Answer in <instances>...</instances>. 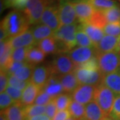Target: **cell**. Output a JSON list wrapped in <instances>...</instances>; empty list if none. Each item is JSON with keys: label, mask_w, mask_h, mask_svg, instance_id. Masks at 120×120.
Here are the masks:
<instances>
[{"label": "cell", "mask_w": 120, "mask_h": 120, "mask_svg": "<svg viewBox=\"0 0 120 120\" xmlns=\"http://www.w3.org/2000/svg\"><path fill=\"white\" fill-rule=\"evenodd\" d=\"M54 101L59 111L67 110L72 101V98L70 94H62L55 98Z\"/></svg>", "instance_id": "30"}, {"label": "cell", "mask_w": 120, "mask_h": 120, "mask_svg": "<svg viewBox=\"0 0 120 120\" xmlns=\"http://www.w3.org/2000/svg\"><path fill=\"white\" fill-rule=\"evenodd\" d=\"M79 26L85 31L86 34L89 36L90 39L94 44L95 47H96L105 34L103 30L98 27L91 25L89 23H82Z\"/></svg>", "instance_id": "21"}, {"label": "cell", "mask_w": 120, "mask_h": 120, "mask_svg": "<svg viewBox=\"0 0 120 120\" xmlns=\"http://www.w3.org/2000/svg\"><path fill=\"white\" fill-rule=\"evenodd\" d=\"M75 75L81 85L99 86L103 79V75L99 70L91 71L85 69L76 68L74 70Z\"/></svg>", "instance_id": "8"}, {"label": "cell", "mask_w": 120, "mask_h": 120, "mask_svg": "<svg viewBox=\"0 0 120 120\" xmlns=\"http://www.w3.org/2000/svg\"><path fill=\"white\" fill-rule=\"evenodd\" d=\"M77 68H82L87 69V70H91V71H98L99 70V63L97 57H94L89 61L83 63V64L79 65Z\"/></svg>", "instance_id": "40"}, {"label": "cell", "mask_w": 120, "mask_h": 120, "mask_svg": "<svg viewBox=\"0 0 120 120\" xmlns=\"http://www.w3.org/2000/svg\"><path fill=\"white\" fill-rule=\"evenodd\" d=\"M41 90V88L35 86L33 83L30 82L26 89L23 91L22 99L20 101V103H22V105L26 107L33 105Z\"/></svg>", "instance_id": "20"}, {"label": "cell", "mask_w": 120, "mask_h": 120, "mask_svg": "<svg viewBox=\"0 0 120 120\" xmlns=\"http://www.w3.org/2000/svg\"><path fill=\"white\" fill-rule=\"evenodd\" d=\"M87 23L95 27H98L99 28H101L102 30L107 23V21L103 15V12L101 11H96Z\"/></svg>", "instance_id": "34"}, {"label": "cell", "mask_w": 120, "mask_h": 120, "mask_svg": "<svg viewBox=\"0 0 120 120\" xmlns=\"http://www.w3.org/2000/svg\"><path fill=\"white\" fill-rule=\"evenodd\" d=\"M27 120H52L47 115H39V116H34L31 118H27Z\"/></svg>", "instance_id": "48"}, {"label": "cell", "mask_w": 120, "mask_h": 120, "mask_svg": "<svg viewBox=\"0 0 120 120\" xmlns=\"http://www.w3.org/2000/svg\"><path fill=\"white\" fill-rule=\"evenodd\" d=\"M109 117L112 119L120 120V95L116 98Z\"/></svg>", "instance_id": "42"}, {"label": "cell", "mask_w": 120, "mask_h": 120, "mask_svg": "<svg viewBox=\"0 0 120 120\" xmlns=\"http://www.w3.org/2000/svg\"><path fill=\"white\" fill-rule=\"evenodd\" d=\"M42 90L53 98H55L64 92L63 86L60 82V77L54 74H51Z\"/></svg>", "instance_id": "16"}, {"label": "cell", "mask_w": 120, "mask_h": 120, "mask_svg": "<svg viewBox=\"0 0 120 120\" xmlns=\"http://www.w3.org/2000/svg\"><path fill=\"white\" fill-rule=\"evenodd\" d=\"M120 36L116 37L112 35H104L98 45L95 47L98 53L108 52H119V43Z\"/></svg>", "instance_id": "14"}, {"label": "cell", "mask_w": 120, "mask_h": 120, "mask_svg": "<svg viewBox=\"0 0 120 120\" xmlns=\"http://www.w3.org/2000/svg\"><path fill=\"white\" fill-rule=\"evenodd\" d=\"M45 108H46V112H45L46 115L52 120V119L54 117V116H56V114L57 113V111L58 110L56 102L54 101V98L52 99V101H50L45 106Z\"/></svg>", "instance_id": "44"}, {"label": "cell", "mask_w": 120, "mask_h": 120, "mask_svg": "<svg viewBox=\"0 0 120 120\" xmlns=\"http://www.w3.org/2000/svg\"><path fill=\"white\" fill-rule=\"evenodd\" d=\"M75 120V118H73V117H70L69 118H68V120Z\"/></svg>", "instance_id": "52"}, {"label": "cell", "mask_w": 120, "mask_h": 120, "mask_svg": "<svg viewBox=\"0 0 120 120\" xmlns=\"http://www.w3.org/2000/svg\"><path fill=\"white\" fill-rule=\"evenodd\" d=\"M68 55L72 60L77 68L83 63L97 56V51L95 48L79 46L69 51L68 53Z\"/></svg>", "instance_id": "10"}, {"label": "cell", "mask_w": 120, "mask_h": 120, "mask_svg": "<svg viewBox=\"0 0 120 120\" xmlns=\"http://www.w3.org/2000/svg\"><path fill=\"white\" fill-rule=\"evenodd\" d=\"M101 83L112 90L116 96L120 95V69L103 75Z\"/></svg>", "instance_id": "18"}, {"label": "cell", "mask_w": 120, "mask_h": 120, "mask_svg": "<svg viewBox=\"0 0 120 120\" xmlns=\"http://www.w3.org/2000/svg\"><path fill=\"white\" fill-rule=\"evenodd\" d=\"M75 13L79 22L87 23L96 11L94 6L87 1V0H79L73 3Z\"/></svg>", "instance_id": "12"}, {"label": "cell", "mask_w": 120, "mask_h": 120, "mask_svg": "<svg viewBox=\"0 0 120 120\" xmlns=\"http://www.w3.org/2000/svg\"><path fill=\"white\" fill-rule=\"evenodd\" d=\"M30 25L24 13L17 9L10 11L1 22V27L6 31L9 38L26 32L29 29Z\"/></svg>", "instance_id": "1"}, {"label": "cell", "mask_w": 120, "mask_h": 120, "mask_svg": "<svg viewBox=\"0 0 120 120\" xmlns=\"http://www.w3.org/2000/svg\"><path fill=\"white\" fill-rule=\"evenodd\" d=\"M15 101L6 92L1 93L0 94V109L1 112L6 109L7 108L12 105Z\"/></svg>", "instance_id": "39"}, {"label": "cell", "mask_w": 120, "mask_h": 120, "mask_svg": "<svg viewBox=\"0 0 120 120\" xmlns=\"http://www.w3.org/2000/svg\"><path fill=\"white\" fill-rule=\"evenodd\" d=\"M96 11H103L116 7L117 3L113 0H87Z\"/></svg>", "instance_id": "32"}, {"label": "cell", "mask_w": 120, "mask_h": 120, "mask_svg": "<svg viewBox=\"0 0 120 120\" xmlns=\"http://www.w3.org/2000/svg\"><path fill=\"white\" fill-rule=\"evenodd\" d=\"M30 0H14L11 4V8H13L15 9L23 11L26 8Z\"/></svg>", "instance_id": "46"}, {"label": "cell", "mask_w": 120, "mask_h": 120, "mask_svg": "<svg viewBox=\"0 0 120 120\" xmlns=\"http://www.w3.org/2000/svg\"></svg>", "instance_id": "57"}, {"label": "cell", "mask_w": 120, "mask_h": 120, "mask_svg": "<svg viewBox=\"0 0 120 120\" xmlns=\"http://www.w3.org/2000/svg\"><path fill=\"white\" fill-rule=\"evenodd\" d=\"M1 1L4 3L5 9H7L9 8H11V4L13 3L14 0H1Z\"/></svg>", "instance_id": "49"}, {"label": "cell", "mask_w": 120, "mask_h": 120, "mask_svg": "<svg viewBox=\"0 0 120 120\" xmlns=\"http://www.w3.org/2000/svg\"><path fill=\"white\" fill-rule=\"evenodd\" d=\"M0 120H7L5 117L4 116V115L1 112V115H0Z\"/></svg>", "instance_id": "50"}, {"label": "cell", "mask_w": 120, "mask_h": 120, "mask_svg": "<svg viewBox=\"0 0 120 120\" xmlns=\"http://www.w3.org/2000/svg\"><path fill=\"white\" fill-rule=\"evenodd\" d=\"M13 49L9 41V39L1 41L0 43V66L1 70L5 71L8 65L12 61Z\"/></svg>", "instance_id": "19"}, {"label": "cell", "mask_w": 120, "mask_h": 120, "mask_svg": "<svg viewBox=\"0 0 120 120\" xmlns=\"http://www.w3.org/2000/svg\"><path fill=\"white\" fill-rule=\"evenodd\" d=\"M5 92L13 99L15 102H20L22 97V91L18 90L12 86H8L5 90Z\"/></svg>", "instance_id": "41"}, {"label": "cell", "mask_w": 120, "mask_h": 120, "mask_svg": "<svg viewBox=\"0 0 120 120\" xmlns=\"http://www.w3.org/2000/svg\"><path fill=\"white\" fill-rule=\"evenodd\" d=\"M51 74L52 73L48 65L35 66L30 82L42 89L47 83Z\"/></svg>", "instance_id": "15"}, {"label": "cell", "mask_w": 120, "mask_h": 120, "mask_svg": "<svg viewBox=\"0 0 120 120\" xmlns=\"http://www.w3.org/2000/svg\"><path fill=\"white\" fill-rule=\"evenodd\" d=\"M58 5L59 18L61 26L76 23L77 15L73 3L69 0H60Z\"/></svg>", "instance_id": "7"}, {"label": "cell", "mask_w": 120, "mask_h": 120, "mask_svg": "<svg viewBox=\"0 0 120 120\" xmlns=\"http://www.w3.org/2000/svg\"><path fill=\"white\" fill-rule=\"evenodd\" d=\"M77 23L71 25L61 26L53 34V38L56 39L59 47V53H68L77 45L76 32Z\"/></svg>", "instance_id": "2"}, {"label": "cell", "mask_w": 120, "mask_h": 120, "mask_svg": "<svg viewBox=\"0 0 120 120\" xmlns=\"http://www.w3.org/2000/svg\"><path fill=\"white\" fill-rule=\"evenodd\" d=\"M105 117L106 116L95 100L86 105L84 120H101Z\"/></svg>", "instance_id": "23"}, {"label": "cell", "mask_w": 120, "mask_h": 120, "mask_svg": "<svg viewBox=\"0 0 120 120\" xmlns=\"http://www.w3.org/2000/svg\"><path fill=\"white\" fill-rule=\"evenodd\" d=\"M71 117V114L69 110H63L57 112L56 116L52 120H66Z\"/></svg>", "instance_id": "47"}, {"label": "cell", "mask_w": 120, "mask_h": 120, "mask_svg": "<svg viewBox=\"0 0 120 120\" xmlns=\"http://www.w3.org/2000/svg\"><path fill=\"white\" fill-rule=\"evenodd\" d=\"M31 31L37 44L39 41L43 40L44 39L53 37L54 34V31L51 30L49 27L41 23H38L37 25L34 26L31 29Z\"/></svg>", "instance_id": "24"}, {"label": "cell", "mask_w": 120, "mask_h": 120, "mask_svg": "<svg viewBox=\"0 0 120 120\" xmlns=\"http://www.w3.org/2000/svg\"><path fill=\"white\" fill-rule=\"evenodd\" d=\"M101 120H112V119H111V117L109 116H108V117H105Z\"/></svg>", "instance_id": "51"}, {"label": "cell", "mask_w": 120, "mask_h": 120, "mask_svg": "<svg viewBox=\"0 0 120 120\" xmlns=\"http://www.w3.org/2000/svg\"><path fill=\"white\" fill-rule=\"evenodd\" d=\"M40 23L49 27L54 32L61 26L59 18L58 6L51 3L45 8L41 16Z\"/></svg>", "instance_id": "9"}, {"label": "cell", "mask_w": 120, "mask_h": 120, "mask_svg": "<svg viewBox=\"0 0 120 120\" xmlns=\"http://www.w3.org/2000/svg\"><path fill=\"white\" fill-rule=\"evenodd\" d=\"M53 3L52 0H30L23 12L26 15L30 25L40 22L43 11L47 5Z\"/></svg>", "instance_id": "6"}, {"label": "cell", "mask_w": 120, "mask_h": 120, "mask_svg": "<svg viewBox=\"0 0 120 120\" xmlns=\"http://www.w3.org/2000/svg\"><path fill=\"white\" fill-rule=\"evenodd\" d=\"M9 81V75L5 71L1 70L0 73V92L3 93L5 91L8 87Z\"/></svg>", "instance_id": "45"}, {"label": "cell", "mask_w": 120, "mask_h": 120, "mask_svg": "<svg viewBox=\"0 0 120 120\" xmlns=\"http://www.w3.org/2000/svg\"><path fill=\"white\" fill-rule=\"evenodd\" d=\"M103 32L107 35L118 37L120 36V23H109L103 27Z\"/></svg>", "instance_id": "36"}, {"label": "cell", "mask_w": 120, "mask_h": 120, "mask_svg": "<svg viewBox=\"0 0 120 120\" xmlns=\"http://www.w3.org/2000/svg\"><path fill=\"white\" fill-rule=\"evenodd\" d=\"M29 83L30 82L22 81V80L15 77V75H9V86H12L13 87H15V88L21 90L22 91H24V90L26 88V87L29 84Z\"/></svg>", "instance_id": "37"}, {"label": "cell", "mask_w": 120, "mask_h": 120, "mask_svg": "<svg viewBox=\"0 0 120 120\" xmlns=\"http://www.w3.org/2000/svg\"><path fill=\"white\" fill-rule=\"evenodd\" d=\"M48 66L52 74L59 77L71 73L76 69L75 65L67 53L65 54L64 53H57Z\"/></svg>", "instance_id": "4"}, {"label": "cell", "mask_w": 120, "mask_h": 120, "mask_svg": "<svg viewBox=\"0 0 120 120\" xmlns=\"http://www.w3.org/2000/svg\"><path fill=\"white\" fill-rule=\"evenodd\" d=\"M119 52L120 53V43H119Z\"/></svg>", "instance_id": "54"}, {"label": "cell", "mask_w": 120, "mask_h": 120, "mask_svg": "<svg viewBox=\"0 0 120 120\" xmlns=\"http://www.w3.org/2000/svg\"><path fill=\"white\" fill-rule=\"evenodd\" d=\"M71 3H74V2H75V1H79V0H69Z\"/></svg>", "instance_id": "53"}, {"label": "cell", "mask_w": 120, "mask_h": 120, "mask_svg": "<svg viewBox=\"0 0 120 120\" xmlns=\"http://www.w3.org/2000/svg\"><path fill=\"white\" fill-rule=\"evenodd\" d=\"M117 1H120V0H117Z\"/></svg>", "instance_id": "56"}, {"label": "cell", "mask_w": 120, "mask_h": 120, "mask_svg": "<svg viewBox=\"0 0 120 120\" xmlns=\"http://www.w3.org/2000/svg\"><path fill=\"white\" fill-rule=\"evenodd\" d=\"M112 119V118H111ZM112 120H116V119H112Z\"/></svg>", "instance_id": "55"}, {"label": "cell", "mask_w": 120, "mask_h": 120, "mask_svg": "<svg viewBox=\"0 0 120 120\" xmlns=\"http://www.w3.org/2000/svg\"><path fill=\"white\" fill-rule=\"evenodd\" d=\"M101 11L108 23L120 22V9L119 7L116 6Z\"/></svg>", "instance_id": "31"}, {"label": "cell", "mask_w": 120, "mask_h": 120, "mask_svg": "<svg viewBox=\"0 0 120 120\" xmlns=\"http://www.w3.org/2000/svg\"><path fill=\"white\" fill-rule=\"evenodd\" d=\"M38 47L45 53V54H56L59 53V47L57 42L53 37L47 38L39 41Z\"/></svg>", "instance_id": "25"}, {"label": "cell", "mask_w": 120, "mask_h": 120, "mask_svg": "<svg viewBox=\"0 0 120 120\" xmlns=\"http://www.w3.org/2000/svg\"><path fill=\"white\" fill-rule=\"evenodd\" d=\"M27 63L26 62H19V61H11L10 64L8 65L7 69H5V72L8 74V75H13L16 71H17L19 69H20L22 67H23L24 65Z\"/></svg>", "instance_id": "43"}, {"label": "cell", "mask_w": 120, "mask_h": 120, "mask_svg": "<svg viewBox=\"0 0 120 120\" xmlns=\"http://www.w3.org/2000/svg\"><path fill=\"white\" fill-rule=\"evenodd\" d=\"M53 99V98L52 97H51L49 94H47L45 91H43L41 89L35 99L34 103L35 105L45 106V105H47L50 101H52Z\"/></svg>", "instance_id": "38"}, {"label": "cell", "mask_w": 120, "mask_h": 120, "mask_svg": "<svg viewBox=\"0 0 120 120\" xmlns=\"http://www.w3.org/2000/svg\"><path fill=\"white\" fill-rule=\"evenodd\" d=\"M116 99V95L110 89L101 83L97 87L95 95V101L106 117L109 116Z\"/></svg>", "instance_id": "5"}, {"label": "cell", "mask_w": 120, "mask_h": 120, "mask_svg": "<svg viewBox=\"0 0 120 120\" xmlns=\"http://www.w3.org/2000/svg\"><path fill=\"white\" fill-rule=\"evenodd\" d=\"M96 90L97 86L79 85L71 95L73 101H75L83 105H87L95 100Z\"/></svg>", "instance_id": "11"}, {"label": "cell", "mask_w": 120, "mask_h": 120, "mask_svg": "<svg viewBox=\"0 0 120 120\" xmlns=\"http://www.w3.org/2000/svg\"><path fill=\"white\" fill-rule=\"evenodd\" d=\"M71 116L77 120H83L85 119L86 107L84 105L72 100L68 108Z\"/></svg>", "instance_id": "28"}, {"label": "cell", "mask_w": 120, "mask_h": 120, "mask_svg": "<svg viewBox=\"0 0 120 120\" xmlns=\"http://www.w3.org/2000/svg\"><path fill=\"white\" fill-rule=\"evenodd\" d=\"M30 47H22L13 49L11 59L15 61L26 62L27 60V55Z\"/></svg>", "instance_id": "35"}, {"label": "cell", "mask_w": 120, "mask_h": 120, "mask_svg": "<svg viewBox=\"0 0 120 120\" xmlns=\"http://www.w3.org/2000/svg\"><path fill=\"white\" fill-rule=\"evenodd\" d=\"M1 112L7 120H27L24 106L20 102H15L12 105Z\"/></svg>", "instance_id": "17"}, {"label": "cell", "mask_w": 120, "mask_h": 120, "mask_svg": "<svg viewBox=\"0 0 120 120\" xmlns=\"http://www.w3.org/2000/svg\"><path fill=\"white\" fill-rule=\"evenodd\" d=\"M35 67V66L34 65L28 64L27 62L23 67L19 69L13 73V75H15V77L22 81L30 82Z\"/></svg>", "instance_id": "27"}, {"label": "cell", "mask_w": 120, "mask_h": 120, "mask_svg": "<svg viewBox=\"0 0 120 120\" xmlns=\"http://www.w3.org/2000/svg\"><path fill=\"white\" fill-rule=\"evenodd\" d=\"M60 79L64 87V92L66 94H71L79 86V83L77 80L74 71L60 76Z\"/></svg>", "instance_id": "22"}, {"label": "cell", "mask_w": 120, "mask_h": 120, "mask_svg": "<svg viewBox=\"0 0 120 120\" xmlns=\"http://www.w3.org/2000/svg\"><path fill=\"white\" fill-rule=\"evenodd\" d=\"M45 54L38 47L32 46L29 48L26 61L31 65H37L43 61Z\"/></svg>", "instance_id": "26"}, {"label": "cell", "mask_w": 120, "mask_h": 120, "mask_svg": "<svg viewBox=\"0 0 120 120\" xmlns=\"http://www.w3.org/2000/svg\"><path fill=\"white\" fill-rule=\"evenodd\" d=\"M24 112L26 117L27 119L34 116L43 115L46 112V108L45 106L34 104L24 107Z\"/></svg>", "instance_id": "33"}, {"label": "cell", "mask_w": 120, "mask_h": 120, "mask_svg": "<svg viewBox=\"0 0 120 120\" xmlns=\"http://www.w3.org/2000/svg\"><path fill=\"white\" fill-rule=\"evenodd\" d=\"M9 41L13 49L22 47H30L37 44L31 30H28L22 34L9 38Z\"/></svg>", "instance_id": "13"}, {"label": "cell", "mask_w": 120, "mask_h": 120, "mask_svg": "<svg viewBox=\"0 0 120 120\" xmlns=\"http://www.w3.org/2000/svg\"><path fill=\"white\" fill-rule=\"evenodd\" d=\"M76 41H77V45H78L79 47L95 48L94 44L90 39L89 36L86 34L85 31L82 30L79 26H78L77 32H76Z\"/></svg>", "instance_id": "29"}, {"label": "cell", "mask_w": 120, "mask_h": 120, "mask_svg": "<svg viewBox=\"0 0 120 120\" xmlns=\"http://www.w3.org/2000/svg\"><path fill=\"white\" fill-rule=\"evenodd\" d=\"M99 71L103 75L113 73L120 69V53L117 52L97 54Z\"/></svg>", "instance_id": "3"}]
</instances>
